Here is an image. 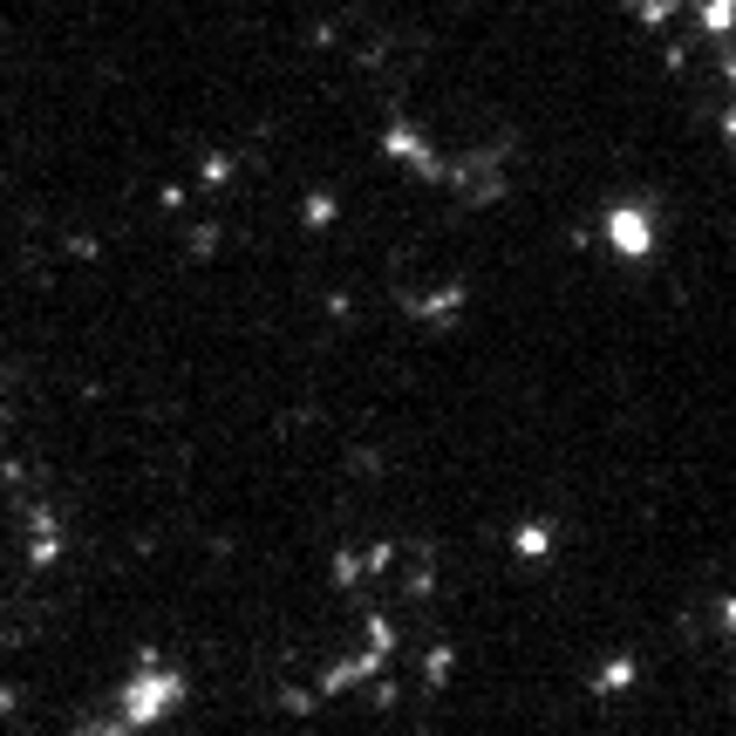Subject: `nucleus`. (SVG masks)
Instances as JSON below:
<instances>
[{
	"label": "nucleus",
	"mask_w": 736,
	"mask_h": 736,
	"mask_svg": "<svg viewBox=\"0 0 736 736\" xmlns=\"http://www.w3.org/2000/svg\"><path fill=\"white\" fill-rule=\"evenodd\" d=\"M178 703H185V675H137L130 688H123V723L144 729L157 716H171Z\"/></svg>",
	"instance_id": "1"
},
{
	"label": "nucleus",
	"mask_w": 736,
	"mask_h": 736,
	"mask_svg": "<svg viewBox=\"0 0 736 736\" xmlns=\"http://www.w3.org/2000/svg\"><path fill=\"white\" fill-rule=\"evenodd\" d=\"M607 245L621 260H648L654 253V219H648V204H607V219H600Z\"/></svg>",
	"instance_id": "2"
},
{
	"label": "nucleus",
	"mask_w": 736,
	"mask_h": 736,
	"mask_svg": "<svg viewBox=\"0 0 736 736\" xmlns=\"http://www.w3.org/2000/svg\"><path fill=\"white\" fill-rule=\"evenodd\" d=\"M382 150H389L396 164H409L417 178H443V157L430 150V137H423V130H409V123H396V130L382 137Z\"/></svg>",
	"instance_id": "3"
},
{
	"label": "nucleus",
	"mask_w": 736,
	"mask_h": 736,
	"mask_svg": "<svg viewBox=\"0 0 736 736\" xmlns=\"http://www.w3.org/2000/svg\"><path fill=\"white\" fill-rule=\"evenodd\" d=\"M389 662V654H376V648H361V654H341L335 669L320 675V695H341V688H361V682H376V669Z\"/></svg>",
	"instance_id": "4"
},
{
	"label": "nucleus",
	"mask_w": 736,
	"mask_h": 736,
	"mask_svg": "<svg viewBox=\"0 0 736 736\" xmlns=\"http://www.w3.org/2000/svg\"><path fill=\"white\" fill-rule=\"evenodd\" d=\"M423 320H458V307H464V286L450 280V286H437V294H423V301H409Z\"/></svg>",
	"instance_id": "5"
},
{
	"label": "nucleus",
	"mask_w": 736,
	"mask_h": 736,
	"mask_svg": "<svg viewBox=\"0 0 736 736\" xmlns=\"http://www.w3.org/2000/svg\"><path fill=\"white\" fill-rule=\"evenodd\" d=\"M512 553H525V559H546V553H553V525H546V518H525V525L512 532Z\"/></svg>",
	"instance_id": "6"
},
{
	"label": "nucleus",
	"mask_w": 736,
	"mask_h": 736,
	"mask_svg": "<svg viewBox=\"0 0 736 736\" xmlns=\"http://www.w3.org/2000/svg\"><path fill=\"white\" fill-rule=\"evenodd\" d=\"M634 675H641V669H634V654H613V662L593 675V695H621V688H634Z\"/></svg>",
	"instance_id": "7"
},
{
	"label": "nucleus",
	"mask_w": 736,
	"mask_h": 736,
	"mask_svg": "<svg viewBox=\"0 0 736 736\" xmlns=\"http://www.w3.org/2000/svg\"><path fill=\"white\" fill-rule=\"evenodd\" d=\"M703 34H709V41H729V34H736V0H703Z\"/></svg>",
	"instance_id": "8"
},
{
	"label": "nucleus",
	"mask_w": 736,
	"mask_h": 736,
	"mask_svg": "<svg viewBox=\"0 0 736 736\" xmlns=\"http://www.w3.org/2000/svg\"><path fill=\"white\" fill-rule=\"evenodd\" d=\"M450 669H458V648H450V641H437V648H430V662H423L430 688H443V682H450Z\"/></svg>",
	"instance_id": "9"
},
{
	"label": "nucleus",
	"mask_w": 736,
	"mask_h": 736,
	"mask_svg": "<svg viewBox=\"0 0 736 736\" xmlns=\"http://www.w3.org/2000/svg\"><path fill=\"white\" fill-rule=\"evenodd\" d=\"M301 212H307V225H335V212H341V204L327 198V191H314V198L301 204Z\"/></svg>",
	"instance_id": "10"
},
{
	"label": "nucleus",
	"mask_w": 736,
	"mask_h": 736,
	"mask_svg": "<svg viewBox=\"0 0 736 736\" xmlns=\"http://www.w3.org/2000/svg\"><path fill=\"white\" fill-rule=\"evenodd\" d=\"M669 14H675V0H641V21H648V28H662Z\"/></svg>",
	"instance_id": "11"
},
{
	"label": "nucleus",
	"mask_w": 736,
	"mask_h": 736,
	"mask_svg": "<svg viewBox=\"0 0 736 736\" xmlns=\"http://www.w3.org/2000/svg\"><path fill=\"white\" fill-rule=\"evenodd\" d=\"M716 621H723V634H736V593L723 600V613H716Z\"/></svg>",
	"instance_id": "12"
},
{
	"label": "nucleus",
	"mask_w": 736,
	"mask_h": 736,
	"mask_svg": "<svg viewBox=\"0 0 736 736\" xmlns=\"http://www.w3.org/2000/svg\"><path fill=\"white\" fill-rule=\"evenodd\" d=\"M723 137H729V144H736V109H729V116H723Z\"/></svg>",
	"instance_id": "13"
}]
</instances>
